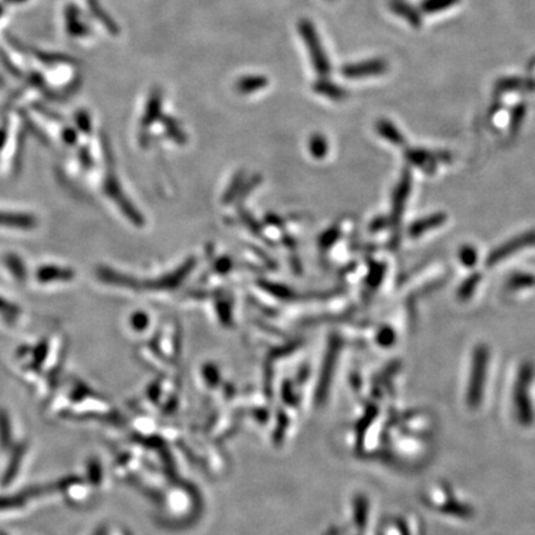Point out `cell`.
Wrapping results in <instances>:
<instances>
[{
	"instance_id": "6da1fadb",
	"label": "cell",
	"mask_w": 535,
	"mask_h": 535,
	"mask_svg": "<svg viewBox=\"0 0 535 535\" xmlns=\"http://www.w3.org/2000/svg\"><path fill=\"white\" fill-rule=\"evenodd\" d=\"M300 35L305 43L306 48L310 54L311 64L315 69V72L319 76L327 77L331 74V64L325 53V48L322 46L321 40L319 36V32L316 30L315 25L309 19H301L298 24Z\"/></svg>"
},
{
	"instance_id": "7a4b0ae2",
	"label": "cell",
	"mask_w": 535,
	"mask_h": 535,
	"mask_svg": "<svg viewBox=\"0 0 535 535\" xmlns=\"http://www.w3.org/2000/svg\"><path fill=\"white\" fill-rule=\"evenodd\" d=\"M535 246V230H527L520 233L518 236L510 238L508 241L504 242L501 246L494 248L492 252L488 254L486 259V265L488 268L494 267L499 263L503 262L513 254L522 252L529 246Z\"/></svg>"
},
{
	"instance_id": "3957f363",
	"label": "cell",
	"mask_w": 535,
	"mask_h": 535,
	"mask_svg": "<svg viewBox=\"0 0 535 535\" xmlns=\"http://www.w3.org/2000/svg\"><path fill=\"white\" fill-rule=\"evenodd\" d=\"M488 359H489V354H488L487 348L485 346H478L473 354L471 380H470L468 394H467L470 407L478 405V403L481 401L485 375L487 372Z\"/></svg>"
},
{
	"instance_id": "277c9868",
	"label": "cell",
	"mask_w": 535,
	"mask_h": 535,
	"mask_svg": "<svg viewBox=\"0 0 535 535\" xmlns=\"http://www.w3.org/2000/svg\"><path fill=\"white\" fill-rule=\"evenodd\" d=\"M405 159L412 165L417 166L420 170L431 174L436 172V167L439 164H447L452 160V156L449 151H431V150L422 149V148H410L405 150Z\"/></svg>"
},
{
	"instance_id": "5b68a950",
	"label": "cell",
	"mask_w": 535,
	"mask_h": 535,
	"mask_svg": "<svg viewBox=\"0 0 535 535\" xmlns=\"http://www.w3.org/2000/svg\"><path fill=\"white\" fill-rule=\"evenodd\" d=\"M412 174L409 170H404L401 174L399 181L396 185V188L391 195V209L389 216V222L393 230H398L401 225V217L404 214V209L407 206L408 198L412 193Z\"/></svg>"
},
{
	"instance_id": "8992f818",
	"label": "cell",
	"mask_w": 535,
	"mask_h": 535,
	"mask_svg": "<svg viewBox=\"0 0 535 535\" xmlns=\"http://www.w3.org/2000/svg\"><path fill=\"white\" fill-rule=\"evenodd\" d=\"M525 368L520 372V380L517 383V391L514 394V399L518 408V417L522 423L528 424L531 422V407L529 401V383L530 370L529 366H524Z\"/></svg>"
},
{
	"instance_id": "52a82bcc",
	"label": "cell",
	"mask_w": 535,
	"mask_h": 535,
	"mask_svg": "<svg viewBox=\"0 0 535 535\" xmlns=\"http://www.w3.org/2000/svg\"><path fill=\"white\" fill-rule=\"evenodd\" d=\"M387 70H388V64L384 60L373 59L346 64L343 66L341 72L347 78H364V77L383 75L386 74Z\"/></svg>"
},
{
	"instance_id": "ba28073f",
	"label": "cell",
	"mask_w": 535,
	"mask_h": 535,
	"mask_svg": "<svg viewBox=\"0 0 535 535\" xmlns=\"http://www.w3.org/2000/svg\"><path fill=\"white\" fill-rule=\"evenodd\" d=\"M446 221H447V216L444 212H435V214H429L420 220L414 221L412 225H409L408 235L412 239H415V238L424 236L425 233H429L430 230L439 228L444 225Z\"/></svg>"
},
{
	"instance_id": "9c48e42d",
	"label": "cell",
	"mask_w": 535,
	"mask_h": 535,
	"mask_svg": "<svg viewBox=\"0 0 535 535\" xmlns=\"http://www.w3.org/2000/svg\"><path fill=\"white\" fill-rule=\"evenodd\" d=\"M27 444H18L11 451V459L6 466V471L1 478V486L3 487H8L9 485H11L14 480H15L19 470L22 467V460H24V456L27 454Z\"/></svg>"
},
{
	"instance_id": "30bf717a",
	"label": "cell",
	"mask_w": 535,
	"mask_h": 535,
	"mask_svg": "<svg viewBox=\"0 0 535 535\" xmlns=\"http://www.w3.org/2000/svg\"><path fill=\"white\" fill-rule=\"evenodd\" d=\"M375 132L380 134L383 139L389 141L391 144L401 146L405 143V138H404L403 133L398 129L396 124L391 122L389 119H380L375 123Z\"/></svg>"
},
{
	"instance_id": "8fae6325",
	"label": "cell",
	"mask_w": 535,
	"mask_h": 535,
	"mask_svg": "<svg viewBox=\"0 0 535 535\" xmlns=\"http://www.w3.org/2000/svg\"><path fill=\"white\" fill-rule=\"evenodd\" d=\"M74 277V274L69 269L55 267V265H45L41 267L36 273V279L41 283H56V282H69Z\"/></svg>"
},
{
	"instance_id": "7c38bea8",
	"label": "cell",
	"mask_w": 535,
	"mask_h": 535,
	"mask_svg": "<svg viewBox=\"0 0 535 535\" xmlns=\"http://www.w3.org/2000/svg\"><path fill=\"white\" fill-rule=\"evenodd\" d=\"M534 81L524 80L520 77H506L498 81L496 83V90L501 93L508 92H530L534 91Z\"/></svg>"
},
{
	"instance_id": "4fadbf2b",
	"label": "cell",
	"mask_w": 535,
	"mask_h": 535,
	"mask_svg": "<svg viewBox=\"0 0 535 535\" xmlns=\"http://www.w3.org/2000/svg\"><path fill=\"white\" fill-rule=\"evenodd\" d=\"M391 9L396 15L401 16L405 19V22H409L412 27H420L422 24V16L419 11L414 9V6H410L408 1L404 0H391Z\"/></svg>"
},
{
	"instance_id": "5bb4252c",
	"label": "cell",
	"mask_w": 535,
	"mask_h": 535,
	"mask_svg": "<svg viewBox=\"0 0 535 535\" xmlns=\"http://www.w3.org/2000/svg\"><path fill=\"white\" fill-rule=\"evenodd\" d=\"M533 286H535V275L528 272L510 274L506 282V289L508 291H522Z\"/></svg>"
},
{
	"instance_id": "9a60e30c",
	"label": "cell",
	"mask_w": 535,
	"mask_h": 535,
	"mask_svg": "<svg viewBox=\"0 0 535 535\" xmlns=\"http://www.w3.org/2000/svg\"><path fill=\"white\" fill-rule=\"evenodd\" d=\"M314 88L317 93L327 98H331L333 101H342L347 97V92L345 91L342 87L338 86L331 81L326 80L325 77L317 81Z\"/></svg>"
},
{
	"instance_id": "2e32d148",
	"label": "cell",
	"mask_w": 535,
	"mask_h": 535,
	"mask_svg": "<svg viewBox=\"0 0 535 535\" xmlns=\"http://www.w3.org/2000/svg\"><path fill=\"white\" fill-rule=\"evenodd\" d=\"M34 225H35V221L32 216L0 212V225L16 227V228H32Z\"/></svg>"
},
{
	"instance_id": "e0dca14e",
	"label": "cell",
	"mask_w": 535,
	"mask_h": 535,
	"mask_svg": "<svg viewBox=\"0 0 535 535\" xmlns=\"http://www.w3.org/2000/svg\"><path fill=\"white\" fill-rule=\"evenodd\" d=\"M268 85V80L264 76H244L237 82V90L242 93H252Z\"/></svg>"
},
{
	"instance_id": "ac0fdd59",
	"label": "cell",
	"mask_w": 535,
	"mask_h": 535,
	"mask_svg": "<svg viewBox=\"0 0 535 535\" xmlns=\"http://www.w3.org/2000/svg\"><path fill=\"white\" fill-rule=\"evenodd\" d=\"M482 275L480 273H473L466 278L462 283H461L459 289H457V298L461 301H467L472 298V295L475 294L478 285L481 283Z\"/></svg>"
},
{
	"instance_id": "d6986e66",
	"label": "cell",
	"mask_w": 535,
	"mask_h": 535,
	"mask_svg": "<svg viewBox=\"0 0 535 535\" xmlns=\"http://www.w3.org/2000/svg\"><path fill=\"white\" fill-rule=\"evenodd\" d=\"M386 273L387 268L384 264H382V263L372 264L370 270H368V274L366 277V288L372 290V291L378 289L380 284L383 282V279L386 277Z\"/></svg>"
},
{
	"instance_id": "ffe728a7",
	"label": "cell",
	"mask_w": 535,
	"mask_h": 535,
	"mask_svg": "<svg viewBox=\"0 0 535 535\" xmlns=\"http://www.w3.org/2000/svg\"><path fill=\"white\" fill-rule=\"evenodd\" d=\"M13 439L11 420L6 410H0V447L8 450L11 447Z\"/></svg>"
},
{
	"instance_id": "44dd1931",
	"label": "cell",
	"mask_w": 535,
	"mask_h": 535,
	"mask_svg": "<svg viewBox=\"0 0 535 535\" xmlns=\"http://www.w3.org/2000/svg\"><path fill=\"white\" fill-rule=\"evenodd\" d=\"M460 0H423L420 8L426 14H436L456 6Z\"/></svg>"
},
{
	"instance_id": "7402d4cb",
	"label": "cell",
	"mask_w": 535,
	"mask_h": 535,
	"mask_svg": "<svg viewBox=\"0 0 535 535\" xmlns=\"http://www.w3.org/2000/svg\"><path fill=\"white\" fill-rule=\"evenodd\" d=\"M91 6L93 8L95 15L102 22L104 27H107L108 32L113 34V35H118L119 32H120V27H118L117 22L113 20L112 16L108 15L107 13L103 11L101 6H98L96 0H91Z\"/></svg>"
},
{
	"instance_id": "603a6c76",
	"label": "cell",
	"mask_w": 535,
	"mask_h": 535,
	"mask_svg": "<svg viewBox=\"0 0 535 535\" xmlns=\"http://www.w3.org/2000/svg\"><path fill=\"white\" fill-rule=\"evenodd\" d=\"M459 259H460L461 264L464 267H475L478 262V252H477L475 246H471V244H466V246H461V249L459 251Z\"/></svg>"
},
{
	"instance_id": "cb8c5ba5",
	"label": "cell",
	"mask_w": 535,
	"mask_h": 535,
	"mask_svg": "<svg viewBox=\"0 0 535 535\" xmlns=\"http://www.w3.org/2000/svg\"><path fill=\"white\" fill-rule=\"evenodd\" d=\"M6 264L8 269L11 270V274L15 277L16 280L22 282L27 278V270H25V265L22 264V259L16 256H8L6 258Z\"/></svg>"
},
{
	"instance_id": "d4e9b609",
	"label": "cell",
	"mask_w": 535,
	"mask_h": 535,
	"mask_svg": "<svg viewBox=\"0 0 535 535\" xmlns=\"http://www.w3.org/2000/svg\"><path fill=\"white\" fill-rule=\"evenodd\" d=\"M25 499H27V496H25L24 493H22V494L11 496V497H0V510L22 507V504L25 502Z\"/></svg>"
},
{
	"instance_id": "484cf974",
	"label": "cell",
	"mask_w": 535,
	"mask_h": 535,
	"mask_svg": "<svg viewBox=\"0 0 535 535\" xmlns=\"http://www.w3.org/2000/svg\"><path fill=\"white\" fill-rule=\"evenodd\" d=\"M525 114H527V109H525L524 104H518L517 107H514L512 116H510V130L512 132L518 130V128L523 123V120H524Z\"/></svg>"
},
{
	"instance_id": "4316f807",
	"label": "cell",
	"mask_w": 535,
	"mask_h": 535,
	"mask_svg": "<svg viewBox=\"0 0 535 535\" xmlns=\"http://www.w3.org/2000/svg\"><path fill=\"white\" fill-rule=\"evenodd\" d=\"M311 150L317 158H322L327 153V143L325 138L322 137H316L311 141Z\"/></svg>"
},
{
	"instance_id": "83f0119b",
	"label": "cell",
	"mask_w": 535,
	"mask_h": 535,
	"mask_svg": "<svg viewBox=\"0 0 535 535\" xmlns=\"http://www.w3.org/2000/svg\"><path fill=\"white\" fill-rule=\"evenodd\" d=\"M48 352V341H46V340H43V342L40 343L38 347H36V349H35V354H34V361H35V364H36V366H41V364H43V361L46 359Z\"/></svg>"
},
{
	"instance_id": "f1b7e54d",
	"label": "cell",
	"mask_w": 535,
	"mask_h": 535,
	"mask_svg": "<svg viewBox=\"0 0 535 535\" xmlns=\"http://www.w3.org/2000/svg\"><path fill=\"white\" fill-rule=\"evenodd\" d=\"M388 225H391L389 218L386 217H377L375 220L370 222V228L372 232H380V230H384Z\"/></svg>"
},
{
	"instance_id": "f546056e",
	"label": "cell",
	"mask_w": 535,
	"mask_h": 535,
	"mask_svg": "<svg viewBox=\"0 0 535 535\" xmlns=\"http://www.w3.org/2000/svg\"><path fill=\"white\" fill-rule=\"evenodd\" d=\"M0 312L4 314V315L13 316L18 314V309H16L15 306L9 304L6 300H3L0 298Z\"/></svg>"
},
{
	"instance_id": "4dcf8cb0",
	"label": "cell",
	"mask_w": 535,
	"mask_h": 535,
	"mask_svg": "<svg viewBox=\"0 0 535 535\" xmlns=\"http://www.w3.org/2000/svg\"><path fill=\"white\" fill-rule=\"evenodd\" d=\"M4 141H6V132L0 130V148H1V145L4 144Z\"/></svg>"
},
{
	"instance_id": "1f68e13d",
	"label": "cell",
	"mask_w": 535,
	"mask_h": 535,
	"mask_svg": "<svg viewBox=\"0 0 535 535\" xmlns=\"http://www.w3.org/2000/svg\"><path fill=\"white\" fill-rule=\"evenodd\" d=\"M330 1H331V0H330Z\"/></svg>"
}]
</instances>
